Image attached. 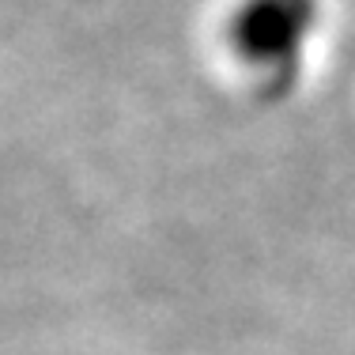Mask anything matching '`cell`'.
I'll list each match as a JSON object with an SVG mask.
<instances>
[{"label":"cell","instance_id":"1","mask_svg":"<svg viewBox=\"0 0 355 355\" xmlns=\"http://www.w3.org/2000/svg\"><path fill=\"white\" fill-rule=\"evenodd\" d=\"M314 27L318 0H242L227 23V42L265 87L284 91L302 69Z\"/></svg>","mask_w":355,"mask_h":355}]
</instances>
